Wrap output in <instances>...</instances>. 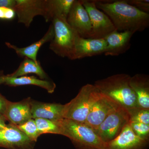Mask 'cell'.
Masks as SVG:
<instances>
[{
  "instance_id": "obj_31",
  "label": "cell",
  "mask_w": 149,
  "mask_h": 149,
  "mask_svg": "<svg viewBox=\"0 0 149 149\" xmlns=\"http://www.w3.org/2000/svg\"><path fill=\"white\" fill-rule=\"evenodd\" d=\"M5 75V74H4L3 72V71L0 70V85L4 84V81Z\"/></svg>"
},
{
  "instance_id": "obj_23",
  "label": "cell",
  "mask_w": 149,
  "mask_h": 149,
  "mask_svg": "<svg viewBox=\"0 0 149 149\" xmlns=\"http://www.w3.org/2000/svg\"><path fill=\"white\" fill-rule=\"evenodd\" d=\"M16 126L31 141L35 143L37 142L40 136L34 119H29L21 125Z\"/></svg>"
},
{
  "instance_id": "obj_9",
  "label": "cell",
  "mask_w": 149,
  "mask_h": 149,
  "mask_svg": "<svg viewBox=\"0 0 149 149\" xmlns=\"http://www.w3.org/2000/svg\"><path fill=\"white\" fill-rule=\"evenodd\" d=\"M31 141L16 125L10 124L0 129V147L7 149H33Z\"/></svg>"
},
{
  "instance_id": "obj_19",
  "label": "cell",
  "mask_w": 149,
  "mask_h": 149,
  "mask_svg": "<svg viewBox=\"0 0 149 149\" xmlns=\"http://www.w3.org/2000/svg\"><path fill=\"white\" fill-rule=\"evenodd\" d=\"M10 87L32 85L45 89L48 93H53L56 88V85L53 81L42 80L35 76H23L18 77H11L6 75L4 84Z\"/></svg>"
},
{
  "instance_id": "obj_1",
  "label": "cell",
  "mask_w": 149,
  "mask_h": 149,
  "mask_svg": "<svg viewBox=\"0 0 149 149\" xmlns=\"http://www.w3.org/2000/svg\"><path fill=\"white\" fill-rule=\"evenodd\" d=\"M97 8L109 17L119 32H142L149 27V13L130 5L126 0L96 1Z\"/></svg>"
},
{
  "instance_id": "obj_27",
  "label": "cell",
  "mask_w": 149,
  "mask_h": 149,
  "mask_svg": "<svg viewBox=\"0 0 149 149\" xmlns=\"http://www.w3.org/2000/svg\"><path fill=\"white\" fill-rule=\"evenodd\" d=\"M15 11L13 9L0 7V19L5 20H12L16 17Z\"/></svg>"
},
{
  "instance_id": "obj_4",
  "label": "cell",
  "mask_w": 149,
  "mask_h": 149,
  "mask_svg": "<svg viewBox=\"0 0 149 149\" xmlns=\"http://www.w3.org/2000/svg\"><path fill=\"white\" fill-rule=\"evenodd\" d=\"M100 94L94 85H84L74 98L64 105L62 111L63 118L85 123L91 107Z\"/></svg>"
},
{
  "instance_id": "obj_11",
  "label": "cell",
  "mask_w": 149,
  "mask_h": 149,
  "mask_svg": "<svg viewBox=\"0 0 149 149\" xmlns=\"http://www.w3.org/2000/svg\"><path fill=\"white\" fill-rule=\"evenodd\" d=\"M66 21L80 37L85 38L91 37L92 26L90 17L80 0H74Z\"/></svg>"
},
{
  "instance_id": "obj_26",
  "label": "cell",
  "mask_w": 149,
  "mask_h": 149,
  "mask_svg": "<svg viewBox=\"0 0 149 149\" xmlns=\"http://www.w3.org/2000/svg\"><path fill=\"white\" fill-rule=\"evenodd\" d=\"M126 1L130 5L144 12L149 13V0H126Z\"/></svg>"
},
{
  "instance_id": "obj_8",
  "label": "cell",
  "mask_w": 149,
  "mask_h": 149,
  "mask_svg": "<svg viewBox=\"0 0 149 149\" xmlns=\"http://www.w3.org/2000/svg\"><path fill=\"white\" fill-rule=\"evenodd\" d=\"M120 106L113 100L100 93L91 107L84 123L95 130L111 113Z\"/></svg>"
},
{
  "instance_id": "obj_30",
  "label": "cell",
  "mask_w": 149,
  "mask_h": 149,
  "mask_svg": "<svg viewBox=\"0 0 149 149\" xmlns=\"http://www.w3.org/2000/svg\"><path fill=\"white\" fill-rule=\"evenodd\" d=\"M6 120L5 118L3 116H0V129L4 128L6 125Z\"/></svg>"
},
{
  "instance_id": "obj_6",
  "label": "cell",
  "mask_w": 149,
  "mask_h": 149,
  "mask_svg": "<svg viewBox=\"0 0 149 149\" xmlns=\"http://www.w3.org/2000/svg\"><path fill=\"white\" fill-rule=\"evenodd\" d=\"M130 114L120 106L111 113L98 127L94 130L104 143H108L116 138L130 123Z\"/></svg>"
},
{
  "instance_id": "obj_7",
  "label": "cell",
  "mask_w": 149,
  "mask_h": 149,
  "mask_svg": "<svg viewBox=\"0 0 149 149\" xmlns=\"http://www.w3.org/2000/svg\"><path fill=\"white\" fill-rule=\"evenodd\" d=\"M80 1L87 10L91 20L92 31L90 38L104 39L115 30L109 17L97 8L95 0H80Z\"/></svg>"
},
{
  "instance_id": "obj_24",
  "label": "cell",
  "mask_w": 149,
  "mask_h": 149,
  "mask_svg": "<svg viewBox=\"0 0 149 149\" xmlns=\"http://www.w3.org/2000/svg\"><path fill=\"white\" fill-rule=\"evenodd\" d=\"M130 114V122H139L149 125V109L139 108Z\"/></svg>"
},
{
  "instance_id": "obj_28",
  "label": "cell",
  "mask_w": 149,
  "mask_h": 149,
  "mask_svg": "<svg viewBox=\"0 0 149 149\" xmlns=\"http://www.w3.org/2000/svg\"><path fill=\"white\" fill-rule=\"evenodd\" d=\"M16 4V0H0V7L13 9Z\"/></svg>"
},
{
  "instance_id": "obj_3",
  "label": "cell",
  "mask_w": 149,
  "mask_h": 149,
  "mask_svg": "<svg viewBox=\"0 0 149 149\" xmlns=\"http://www.w3.org/2000/svg\"><path fill=\"white\" fill-rule=\"evenodd\" d=\"M56 122L60 135L68 138L76 149H107V144L85 123L65 118Z\"/></svg>"
},
{
  "instance_id": "obj_20",
  "label": "cell",
  "mask_w": 149,
  "mask_h": 149,
  "mask_svg": "<svg viewBox=\"0 0 149 149\" xmlns=\"http://www.w3.org/2000/svg\"><path fill=\"white\" fill-rule=\"evenodd\" d=\"M74 0H46V13L44 19L46 22L52 21L55 17L66 19Z\"/></svg>"
},
{
  "instance_id": "obj_12",
  "label": "cell",
  "mask_w": 149,
  "mask_h": 149,
  "mask_svg": "<svg viewBox=\"0 0 149 149\" xmlns=\"http://www.w3.org/2000/svg\"><path fill=\"white\" fill-rule=\"evenodd\" d=\"M107 47L104 39L83 38L77 33L74 41V60L104 54Z\"/></svg>"
},
{
  "instance_id": "obj_5",
  "label": "cell",
  "mask_w": 149,
  "mask_h": 149,
  "mask_svg": "<svg viewBox=\"0 0 149 149\" xmlns=\"http://www.w3.org/2000/svg\"><path fill=\"white\" fill-rule=\"evenodd\" d=\"M51 22L54 37L50 44V49L59 56L74 60V41L77 32L71 28L65 19L55 17Z\"/></svg>"
},
{
  "instance_id": "obj_16",
  "label": "cell",
  "mask_w": 149,
  "mask_h": 149,
  "mask_svg": "<svg viewBox=\"0 0 149 149\" xmlns=\"http://www.w3.org/2000/svg\"><path fill=\"white\" fill-rule=\"evenodd\" d=\"M30 107L33 119L44 118L56 122L63 118L62 111L64 105L42 102L32 99Z\"/></svg>"
},
{
  "instance_id": "obj_25",
  "label": "cell",
  "mask_w": 149,
  "mask_h": 149,
  "mask_svg": "<svg viewBox=\"0 0 149 149\" xmlns=\"http://www.w3.org/2000/svg\"><path fill=\"white\" fill-rule=\"evenodd\" d=\"M129 124L133 132L142 139L149 140V125L139 122H130Z\"/></svg>"
},
{
  "instance_id": "obj_29",
  "label": "cell",
  "mask_w": 149,
  "mask_h": 149,
  "mask_svg": "<svg viewBox=\"0 0 149 149\" xmlns=\"http://www.w3.org/2000/svg\"><path fill=\"white\" fill-rule=\"evenodd\" d=\"M8 101L0 93V116H3Z\"/></svg>"
},
{
  "instance_id": "obj_10",
  "label": "cell",
  "mask_w": 149,
  "mask_h": 149,
  "mask_svg": "<svg viewBox=\"0 0 149 149\" xmlns=\"http://www.w3.org/2000/svg\"><path fill=\"white\" fill-rule=\"evenodd\" d=\"M14 10L18 22L26 27L30 26L37 16L45 17L46 0H16Z\"/></svg>"
},
{
  "instance_id": "obj_14",
  "label": "cell",
  "mask_w": 149,
  "mask_h": 149,
  "mask_svg": "<svg viewBox=\"0 0 149 149\" xmlns=\"http://www.w3.org/2000/svg\"><path fill=\"white\" fill-rule=\"evenodd\" d=\"M32 99L27 98L18 102L8 101L3 117L10 123L21 125L32 119L30 102Z\"/></svg>"
},
{
  "instance_id": "obj_18",
  "label": "cell",
  "mask_w": 149,
  "mask_h": 149,
  "mask_svg": "<svg viewBox=\"0 0 149 149\" xmlns=\"http://www.w3.org/2000/svg\"><path fill=\"white\" fill-rule=\"evenodd\" d=\"M130 85L136 96L139 107L149 109V77L148 74H137L130 79Z\"/></svg>"
},
{
  "instance_id": "obj_15",
  "label": "cell",
  "mask_w": 149,
  "mask_h": 149,
  "mask_svg": "<svg viewBox=\"0 0 149 149\" xmlns=\"http://www.w3.org/2000/svg\"><path fill=\"white\" fill-rule=\"evenodd\" d=\"M134 32L131 31L119 32L116 29L105 37L107 47L104 53L106 56H119L130 49V41Z\"/></svg>"
},
{
  "instance_id": "obj_13",
  "label": "cell",
  "mask_w": 149,
  "mask_h": 149,
  "mask_svg": "<svg viewBox=\"0 0 149 149\" xmlns=\"http://www.w3.org/2000/svg\"><path fill=\"white\" fill-rule=\"evenodd\" d=\"M149 140L136 136L128 123L120 134L107 144V149H144Z\"/></svg>"
},
{
  "instance_id": "obj_21",
  "label": "cell",
  "mask_w": 149,
  "mask_h": 149,
  "mask_svg": "<svg viewBox=\"0 0 149 149\" xmlns=\"http://www.w3.org/2000/svg\"><path fill=\"white\" fill-rule=\"evenodd\" d=\"M24 58L16 70L10 74H7L8 76L18 77L32 73L36 74L42 80H49L47 74L43 69L39 61L35 62L27 58Z\"/></svg>"
},
{
  "instance_id": "obj_2",
  "label": "cell",
  "mask_w": 149,
  "mask_h": 149,
  "mask_svg": "<svg viewBox=\"0 0 149 149\" xmlns=\"http://www.w3.org/2000/svg\"><path fill=\"white\" fill-rule=\"evenodd\" d=\"M130 77L125 73L113 74L97 80L94 85L100 93L113 100L130 113L141 108L130 85Z\"/></svg>"
},
{
  "instance_id": "obj_17",
  "label": "cell",
  "mask_w": 149,
  "mask_h": 149,
  "mask_svg": "<svg viewBox=\"0 0 149 149\" xmlns=\"http://www.w3.org/2000/svg\"><path fill=\"white\" fill-rule=\"evenodd\" d=\"M54 37V29L52 24H51L47 31L44 36L40 40L32 43L30 45L24 47H18L17 46L6 42V45L8 47L15 51L17 54L20 57L27 58L35 62L37 59V54L40 48L46 43L50 42Z\"/></svg>"
},
{
  "instance_id": "obj_22",
  "label": "cell",
  "mask_w": 149,
  "mask_h": 149,
  "mask_svg": "<svg viewBox=\"0 0 149 149\" xmlns=\"http://www.w3.org/2000/svg\"><path fill=\"white\" fill-rule=\"evenodd\" d=\"M34 119L40 136L46 133L60 134L59 126L57 122L44 118Z\"/></svg>"
}]
</instances>
